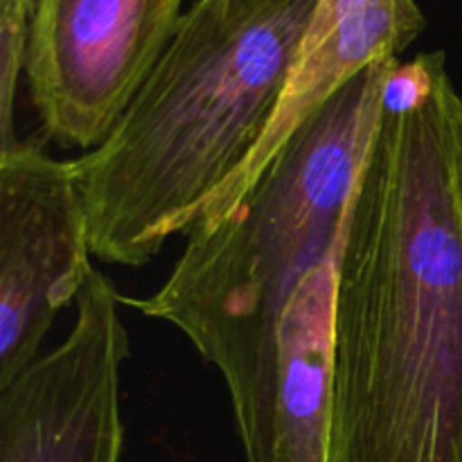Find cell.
Returning <instances> with one entry per match:
<instances>
[{"label":"cell","mask_w":462,"mask_h":462,"mask_svg":"<svg viewBox=\"0 0 462 462\" xmlns=\"http://www.w3.org/2000/svg\"><path fill=\"white\" fill-rule=\"evenodd\" d=\"M397 57L365 68L284 144L152 296L122 305L185 334L221 373L246 462H275L280 325L311 271L338 253Z\"/></svg>","instance_id":"2"},{"label":"cell","mask_w":462,"mask_h":462,"mask_svg":"<svg viewBox=\"0 0 462 462\" xmlns=\"http://www.w3.org/2000/svg\"><path fill=\"white\" fill-rule=\"evenodd\" d=\"M90 233L70 161L36 140L0 152V388L39 359L90 266Z\"/></svg>","instance_id":"6"},{"label":"cell","mask_w":462,"mask_h":462,"mask_svg":"<svg viewBox=\"0 0 462 462\" xmlns=\"http://www.w3.org/2000/svg\"><path fill=\"white\" fill-rule=\"evenodd\" d=\"M460 93L395 61L337 262L328 462H462Z\"/></svg>","instance_id":"1"},{"label":"cell","mask_w":462,"mask_h":462,"mask_svg":"<svg viewBox=\"0 0 462 462\" xmlns=\"http://www.w3.org/2000/svg\"><path fill=\"white\" fill-rule=\"evenodd\" d=\"M185 0H36L27 93L45 140L97 149L158 66Z\"/></svg>","instance_id":"4"},{"label":"cell","mask_w":462,"mask_h":462,"mask_svg":"<svg viewBox=\"0 0 462 462\" xmlns=\"http://www.w3.org/2000/svg\"><path fill=\"white\" fill-rule=\"evenodd\" d=\"M462 102V93H460ZM460 189H462V117H460Z\"/></svg>","instance_id":"10"},{"label":"cell","mask_w":462,"mask_h":462,"mask_svg":"<svg viewBox=\"0 0 462 462\" xmlns=\"http://www.w3.org/2000/svg\"><path fill=\"white\" fill-rule=\"evenodd\" d=\"M319 0H197L143 90L70 161L93 257L138 266L188 235L280 102Z\"/></svg>","instance_id":"3"},{"label":"cell","mask_w":462,"mask_h":462,"mask_svg":"<svg viewBox=\"0 0 462 462\" xmlns=\"http://www.w3.org/2000/svg\"><path fill=\"white\" fill-rule=\"evenodd\" d=\"M341 251V248H338ZM338 253L298 287L280 325L275 462H328Z\"/></svg>","instance_id":"7"},{"label":"cell","mask_w":462,"mask_h":462,"mask_svg":"<svg viewBox=\"0 0 462 462\" xmlns=\"http://www.w3.org/2000/svg\"><path fill=\"white\" fill-rule=\"evenodd\" d=\"M36 0H0V152L18 140L14 129L18 79L25 70Z\"/></svg>","instance_id":"9"},{"label":"cell","mask_w":462,"mask_h":462,"mask_svg":"<svg viewBox=\"0 0 462 462\" xmlns=\"http://www.w3.org/2000/svg\"><path fill=\"white\" fill-rule=\"evenodd\" d=\"M75 325L48 355L0 388V462H120L122 365L129 334L122 296L93 269Z\"/></svg>","instance_id":"5"},{"label":"cell","mask_w":462,"mask_h":462,"mask_svg":"<svg viewBox=\"0 0 462 462\" xmlns=\"http://www.w3.org/2000/svg\"><path fill=\"white\" fill-rule=\"evenodd\" d=\"M424 27L418 0H319L300 52L355 79L373 63L400 59Z\"/></svg>","instance_id":"8"}]
</instances>
